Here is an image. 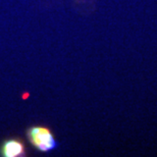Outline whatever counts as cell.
I'll return each instance as SVG.
<instances>
[{
    "label": "cell",
    "instance_id": "2",
    "mask_svg": "<svg viewBox=\"0 0 157 157\" xmlns=\"http://www.w3.org/2000/svg\"><path fill=\"white\" fill-rule=\"evenodd\" d=\"M0 152L4 157H23L26 154V148L21 140L8 139L3 142Z\"/></svg>",
    "mask_w": 157,
    "mask_h": 157
},
{
    "label": "cell",
    "instance_id": "1",
    "mask_svg": "<svg viewBox=\"0 0 157 157\" xmlns=\"http://www.w3.org/2000/svg\"><path fill=\"white\" fill-rule=\"evenodd\" d=\"M28 138L35 148L41 152H49L56 148L57 143L51 131L46 127H33L28 131Z\"/></svg>",
    "mask_w": 157,
    "mask_h": 157
}]
</instances>
